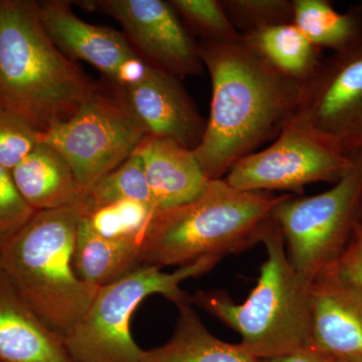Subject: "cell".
Returning a JSON list of instances; mask_svg holds the SVG:
<instances>
[{"label": "cell", "instance_id": "cell-13", "mask_svg": "<svg viewBox=\"0 0 362 362\" xmlns=\"http://www.w3.org/2000/svg\"><path fill=\"white\" fill-rule=\"evenodd\" d=\"M125 90L148 135L173 140L189 150L199 146L206 122L177 77L153 68L142 83Z\"/></svg>", "mask_w": 362, "mask_h": 362}, {"label": "cell", "instance_id": "cell-18", "mask_svg": "<svg viewBox=\"0 0 362 362\" xmlns=\"http://www.w3.org/2000/svg\"><path fill=\"white\" fill-rule=\"evenodd\" d=\"M175 332L160 347L144 350L139 362H257L238 343L223 341L206 329L192 302L178 305Z\"/></svg>", "mask_w": 362, "mask_h": 362}, {"label": "cell", "instance_id": "cell-3", "mask_svg": "<svg viewBox=\"0 0 362 362\" xmlns=\"http://www.w3.org/2000/svg\"><path fill=\"white\" fill-rule=\"evenodd\" d=\"M286 197L235 189L223 178L211 180L194 201L157 209L143 237L141 265L182 267L262 244L274 209Z\"/></svg>", "mask_w": 362, "mask_h": 362}, {"label": "cell", "instance_id": "cell-5", "mask_svg": "<svg viewBox=\"0 0 362 362\" xmlns=\"http://www.w3.org/2000/svg\"><path fill=\"white\" fill-rule=\"evenodd\" d=\"M267 259L257 285L242 304L225 291H197V305L239 333V343L256 361L312 347V284L293 268L284 237L273 216L262 239Z\"/></svg>", "mask_w": 362, "mask_h": 362}, {"label": "cell", "instance_id": "cell-8", "mask_svg": "<svg viewBox=\"0 0 362 362\" xmlns=\"http://www.w3.org/2000/svg\"><path fill=\"white\" fill-rule=\"evenodd\" d=\"M148 136L125 89L109 81L65 122L42 133V142L59 152L88 189L127 160Z\"/></svg>", "mask_w": 362, "mask_h": 362}, {"label": "cell", "instance_id": "cell-24", "mask_svg": "<svg viewBox=\"0 0 362 362\" xmlns=\"http://www.w3.org/2000/svg\"><path fill=\"white\" fill-rule=\"evenodd\" d=\"M228 20L240 35L293 23V0H221Z\"/></svg>", "mask_w": 362, "mask_h": 362}, {"label": "cell", "instance_id": "cell-27", "mask_svg": "<svg viewBox=\"0 0 362 362\" xmlns=\"http://www.w3.org/2000/svg\"><path fill=\"white\" fill-rule=\"evenodd\" d=\"M35 213L21 197L11 171L0 164V245L16 235Z\"/></svg>", "mask_w": 362, "mask_h": 362}, {"label": "cell", "instance_id": "cell-20", "mask_svg": "<svg viewBox=\"0 0 362 362\" xmlns=\"http://www.w3.org/2000/svg\"><path fill=\"white\" fill-rule=\"evenodd\" d=\"M286 77L302 84L320 64L318 47L307 39L294 23L272 26L242 35Z\"/></svg>", "mask_w": 362, "mask_h": 362}, {"label": "cell", "instance_id": "cell-9", "mask_svg": "<svg viewBox=\"0 0 362 362\" xmlns=\"http://www.w3.org/2000/svg\"><path fill=\"white\" fill-rule=\"evenodd\" d=\"M286 123L340 156L362 151V35L321 59L300 84L296 108Z\"/></svg>", "mask_w": 362, "mask_h": 362}, {"label": "cell", "instance_id": "cell-28", "mask_svg": "<svg viewBox=\"0 0 362 362\" xmlns=\"http://www.w3.org/2000/svg\"><path fill=\"white\" fill-rule=\"evenodd\" d=\"M332 269L343 282L362 287V221L357 223L349 244Z\"/></svg>", "mask_w": 362, "mask_h": 362}, {"label": "cell", "instance_id": "cell-17", "mask_svg": "<svg viewBox=\"0 0 362 362\" xmlns=\"http://www.w3.org/2000/svg\"><path fill=\"white\" fill-rule=\"evenodd\" d=\"M11 173L21 197L35 211L71 206L86 192L66 159L44 142Z\"/></svg>", "mask_w": 362, "mask_h": 362}, {"label": "cell", "instance_id": "cell-4", "mask_svg": "<svg viewBox=\"0 0 362 362\" xmlns=\"http://www.w3.org/2000/svg\"><path fill=\"white\" fill-rule=\"evenodd\" d=\"M86 214L83 195L71 206L37 211L0 245V273L49 327L63 335L84 317L98 291L74 270L78 228Z\"/></svg>", "mask_w": 362, "mask_h": 362}, {"label": "cell", "instance_id": "cell-14", "mask_svg": "<svg viewBox=\"0 0 362 362\" xmlns=\"http://www.w3.org/2000/svg\"><path fill=\"white\" fill-rule=\"evenodd\" d=\"M71 4L66 0L37 1L45 32L69 59L89 63L111 81L119 66L137 52L124 33L78 18Z\"/></svg>", "mask_w": 362, "mask_h": 362}, {"label": "cell", "instance_id": "cell-10", "mask_svg": "<svg viewBox=\"0 0 362 362\" xmlns=\"http://www.w3.org/2000/svg\"><path fill=\"white\" fill-rule=\"evenodd\" d=\"M354 165L305 131L286 123L274 142L235 162L223 180L244 192H293L306 185L338 182Z\"/></svg>", "mask_w": 362, "mask_h": 362}, {"label": "cell", "instance_id": "cell-1", "mask_svg": "<svg viewBox=\"0 0 362 362\" xmlns=\"http://www.w3.org/2000/svg\"><path fill=\"white\" fill-rule=\"evenodd\" d=\"M211 75V114L195 158L209 180L277 137L296 108L300 84L286 77L244 37L197 42Z\"/></svg>", "mask_w": 362, "mask_h": 362}, {"label": "cell", "instance_id": "cell-19", "mask_svg": "<svg viewBox=\"0 0 362 362\" xmlns=\"http://www.w3.org/2000/svg\"><path fill=\"white\" fill-rule=\"evenodd\" d=\"M140 250L139 243L101 237L83 216L74 249V270L82 282L99 289L141 266Z\"/></svg>", "mask_w": 362, "mask_h": 362}, {"label": "cell", "instance_id": "cell-30", "mask_svg": "<svg viewBox=\"0 0 362 362\" xmlns=\"http://www.w3.org/2000/svg\"><path fill=\"white\" fill-rule=\"evenodd\" d=\"M257 362H330V361L313 347H310V349L293 352L287 356L273 357V358L263 359Z\"/></svg>", "mask_w": 362, "mask_h": 362}, {"label": "cell", "instance_id": "cell-2", "mask_svg": "<svg viewBox=\"0 0 362 362\" xmlns=\"http://www.w3.org/2000/svg\"><path fill=\"white\" fill-rule=\"evenodd\" d=\"M95 83L49 39L37 1L0 0V107L45 133L87 101Z\"/></svg>", "mask_w": 362, "mask_h": 362}, {"label": "cell", "instance_id": "cell-21", "mask_svg": "<svg viewBox=\"0 0 362 362\" xmlns=\"http://www.w3.org/2000/svg\"><path fill=\"white\" fill-rule=\"evenodd\" d=\"M293 23L321 51H339L362 35V4L339 13L327 0H293Z\"/></svg>", "mask_w": 362, "mask_h": 362}, {"label": "cell", "instance_id": "cell-23", "mask_svg": "<svg viewBox=\"0 0 362 362\" xmlns=\"http://www.w3.org/2000/svg\"><path fill=\"white\" fill-rule=\"evenodd\" d=\"M156 209L135 201H121L99 207L84 216L90 228L106 239L132 240L141 245Z\"/></svg>", "mask_w": 362, "mask_h": 362}, {"label": "cell", "instance_id": "cell-16", "mask_svg": "<svg viewBox=\"0 0 362 362\" xmlns=\"http://www.w3.org/2000/svg\"><path fill=\"white\" fill-rule=\"evenodd\" d=\"M142 159L156 209L194 201L209 185V178L192 150L166 138L148 135L135 150Z\"/></svg>", "mask_w": 362, "mask_h": 362}, {"label": "cell", "instance_id": "cell-31", "mask_svg": "<svg viewBox=\"0 0 362 362\" xmlns=\"http://www.w3.org/2000/svg\"><path fill=\"white\" fill-rule=\"evenodd\" d=\"M329 359V358H328ZM330 362H362V361H333V359H329Z\"/></svg>", "mask_w": 362, "mask_h": 362}, {"label": "cell", "instance_id": "cell-22", "mask_svg": "<svg viewBox=\"0 0 362 362\" xmlns=\"http://www.w3.org/2000/svg\"><path fill=\"white\" fill-rule=\"evenodd\" d=\"M84 201L87 214L99 207L121 201L139 202L156 209L142 159L135 153L86 189Z\"/></svg>", "mask_w": 362, "mask_h": 362}, {"label": "cell", "instance_id": "cell-12", "mask_svg": "<svg viewBox=\"0 0 362 362\" xmlns=\"http://www.w3.org/2000/svg\"><path fill=\"white\" fill-rule=\"evenodd\" d=\"M312 347L333 361H362V287L333 269L312 284Z\"/></svg>", "mask_w": 362, "mask_h": 362}, {"label": "cell", "instance_id": "cell-26", "mask_svg": "<svg viewBox=\"0 0 362 362\" xmlns=\"http://www.w3.org/2000/svg\"><path fill=\"white\" fill-rule=\"evenodd\" d=\"M42 133L25 119L0 107V164L13 170L37 145Z\"/></svg>", "mask_w": 362, "mask_h": 362}, {"label": "cell", "instance_id": "cell-7", "mask_svg": "<svg viewBox=\"0 0 362 362\" xmlns=\"http://www.w3.org/2000/svg\"><path fill=\"white\" fill-rule=\"evenodd\" d=\"M295 271L313 284L330 270L362 221V151L341 180L322 194H287L273 211Z\"/></svg>", "mask_w": 362, "mask_h": 362}, {"label": "cell", "instance_id": "cell-15", "mask_svg": "<svg viewBox=\"0 0 362 362\" xmlns=\"http://www.w3.org/2000/svg\"><path fill=\"white\" fill-rule=\"evenodd\" d=\"M0 362H75L52 329L0 273Z\"/></svg>", "mask_w": 362, "mask_h": 362}, {"label": "cell", "instance_id": "cell-25", "mask_svg": "<svg viewBox=\"0 0 362 362\" xmlns=\"http://www.w3.org/2000/svg\"><path fill=\"white\" fill-rule=\"evenodd\" d=\"M182 25L201 37V42H226L240 35L226 16L221 0H171Z\"/></svg>", "mask_w": 362, "mask_h": 362}, {"label": "cell", "instance_id": "cell-6", "mask_svg": "<svg viewBox=\"0 0 362 362\" xmlns=\"http://www.w3.org/2000/svg\"><path fill=\"white\" fill-rule=\"evenodd\" d=\"M221 259L204 257L173 273L141 265L99 288L84 317L64 334L71 358L75 362H139L144 350L138 346L130 331L136 308L153 294L168 298L176 306L192 302V295L183 291L180 285L209 273Z\"/></svg>", "mask_w": 362, "mask_h": 362}, {"label": "cell", "instance_id": "cell-29", "mask_svg": "<svg viewBox=\"0 0 362 362\" xmlns=\"http://www.w3.org/2000/svg\"><path fill=\"white\" fill-rule=\"evenodd\" d=\"M153 68L139 54H135L119 66L111 82L123 89H129L142 83Z\"/></svg>", "mask_w": 362, "mask_h": 362}, {"label": "cell", "instance_id": "cell-11", "mask_svg": "<svg viewBox=\"0 0 362 362\" xmlns=\"http://www.w3.org/2000/svg\"><path fill=\"white\" fill-rule=\"evenodd\" d=\"M90 11L115 18L134 51L147 63L175 77L204 71L197 42L162 0H88L78 2Z\"/></svg>", "mask_w": 362, "mask_h": 362}]
</instances>
